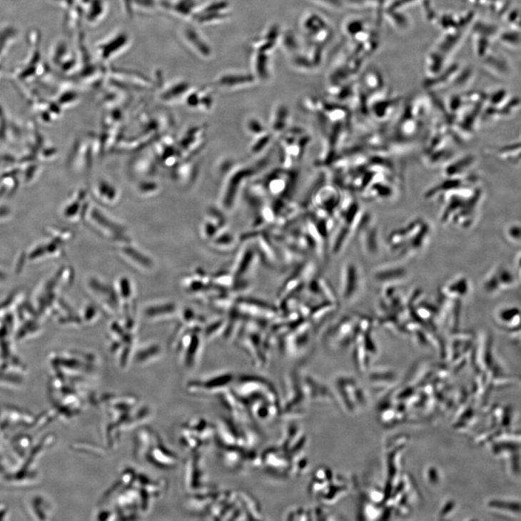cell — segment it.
<instances>
[{"label":"cell","instance_id":"7","mask_svg":"<svg viewBox=\"0 0 521 521\" xmlns=\"http://www.w3.org/2000/svg\"><path fill=\"white\" fill-rule=\"evenodd\" d=\"M245 126L248 134L255 138L268 133L263 122L256 118H249Z\"/></svg>","mask_w":521,"mask_h":521},{"label":"cell","instance_id":"5","mask_svg":"<svg viewBox=\"0 0 521 521\" xmlns=\"http://www.w3.org/2000/svg\"><path fill=\"white\" fill-rule=\"evenodd\" d=\"M290 121V113L284 104H278L271 117L270 129L273 136L284 133Z\"/></svg>","mask_w":521,"mask_h":521},{"label":"cell","instance_id":"4","mask_svg":"<svg viewBox=\"0 0 521 521\" xmlns=\"http://www.w3.org/2000/svg\"><path fill=\"white\" fill-rule=\"evenodd\" d=\"M236 380L232 373L218 374L204 380L196 382L193 385V391L203 395H221L230 390Z\"/></svg>","mask_w":521,"mask_h":521},{"label":"cell","instance_id":"6","mask_svg":"<svg viewBox=\"0 0 521 521\" xmlns=\"http://www.w3.org/2000/svg\"><path fill=\"white\" fill-rule=\"evenodd\" d=\"M251 81H253L251 78L244 74H228L220 77L217 83L222 88L232 89L250 84Z\"/></svg>","mask_w":521,"mask_h":521},{"label":"cell","instance_id":"3","mask_svg":"<svg viewBox=\"0 0 521 521\" xmlns=\"http://www.w3.org/2000/svg\"><path fill=\"white\" fill-rule=\"evenodd\" d=\"M219 456L226 467L235 472L259 467V455L253 448L217 446Z\"/></svg>","mask_w":521,"mask_h":521},{"label":"cell","instance_id":"2","mask_svg":"<svg viewBox=\"0 0 521 521\" xmlns=\"http://www.w3.org/2000/svg\"><path fill=\"white\" fill-rule=\"evenodd\" d=\"M206 513L214 520H260L262 511L256 500L243 492L216 490Z\"/></svg>","mask_w":521,"mask_h":521},{"label":"cell","instance_id":"1","mask_svg":"<svg viewBox=\"0 0 521 521\" xmlns=\"http://www.w3.org/2000/svg\"><path fill=\"white\" fill-rule=\"evenodd\" d=\"M231 390L251 420L267 423L281 415V404L278 393L265 379L251 375L241 376L236 378Z\"/></svg>","mask_w":521,"mask_h":521}]
</instances>
